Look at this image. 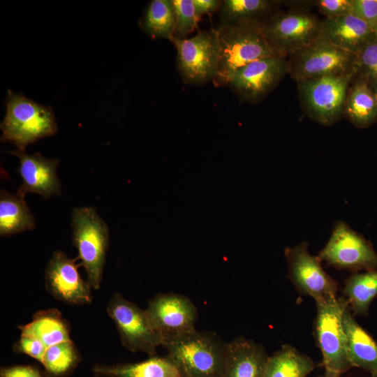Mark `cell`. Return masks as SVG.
<instances>
[{
	"mask_svg": "<svg viewBox=\"0 0 377 377\" xmlns=\"http://www.w3.org/2000/svg\"><path fill=\"white\" fill-rule=\"evenodd\" d=\"M163 347L186 377H223L226 343L212 332L197 330L168 342Z\"/></svg>",
	"mask_w": 377,
	"mask_h": 377,
	"instance_id": "3",
	"label": "cell"
},
{
	"mask_svg": "<svg viewBox=\"0 0 377 377\" xmlns=\"http://www.w3.org/2000/svg\"><path fill=\"white\" fill-rule=\"evenodd\" d=\"M355 73L328 75L297 82L302 105L316 122L330 126L343 116L347 94Z\"/></svg>",
	"mask_w": 377,
	"mask_h": 377,
	"instance_id": "7",
	"label": "cell"
},
{
	"mask_svg": "<svg viewBox=\"0 0 377 377\" xmlns=\"http://www.w3.org/2000/svg\"><path fill=\"white\" fill-rule=\"evenodd\" d=\"M322 21L307 9L293 8L276 11L263 22V29L276 52L287 58L320 36Z\"/></svg>",
	"mask_w": 377,
	"mask_h": 377,
	"instance_id": "8",
	"label": "cell"
},
{
	"mask_svg": "<svg viewBox=\"0 0 377 377\" xmlns=\"http://www.w3.org/2000/svg\"><path fill=\"white\" fill-rule=\"evenodd\" d=\"M34 217L24 198L0 192V235L9 237L35 228Z\"/></svg>",
	"mask_w": 377,
	"mask_h": 377,
	"instance_id": "24",
	"label": "cell"
},
{
	"mask_svg": "<svg viewBox=\"0 0 377 377\" xmlns=\"http://www.w3.org/2000/svg\"><path fill=\"white\" fill-rule=\"evenodd\" d=\"M107 312L114 321L123 346L132 352L156 355L163 339L153 327L145 309L125 299L120 293L111 297Z\"/></svg>",
	"mask_w": 377,
	"mask_h": 377,
	"instance_id": "10",
	"label": "cell"
},
{
	"mask_svg": "<svg viewBox=\"0 0 377 377\" xmlns=\"http://www.w3.org/2000/svg\"><path fill=\"white\" fill-rule=\"evenodd\" d=\"M356 77L363 79L375 91L377 89V38L356 54Z\"/></svg>",
	"mask_w": 377,
	"mask_h": 377,
	"instance_id": "29",
	"label": "cell"
},
{
	"mask_svg": "<svg viewBox=\"0 0 377 377\" xmlns=\"http://www.w3.org/2000/svg\"><path fill=\"white\" fill-rule=\"evenodd\" d=\"M350 13L363 21L377 34V0H350Z\"/></svg>",
	"mask_w": 377,
	"mask_h": 377,
	"instance_id": "31",
	"label": "cell"
},
{
	"mask_svg": "<svg viewBox=\"0 0 377 377\" xmlns=\"http://www.w3.org/2000/svg\"><path fill=\"white\" fill-rule=\"evenodd\" d=\"M263 346L238 337L226 343L223 377H263L268 359Z\"/></svg>",
	"mask_w": 377,
	"mask_h": 377,
	"instance_id": "17",
	"label": "cell"
},
{
	"mask_svg": "<svg viewBox=\"0 0 377 377\" xmlns=\"http://www.w3.org/2000/svg\"><path fill=\"white\" fill-rule=\"evenodd\" d=\"M80 361L78 350L71 340L47 348L40 363L49 377H65Z\"/></svg>",
	"mask_w": 377,
	"mask_h": 377,
	"instance_id": "28",
	"label": "cell"
},
{
	"mask_svg": "<svg viewBox=\"0 0 377 377\" xmlns=\"http://www.w3.org/2000/svg\"><path fill=\"white\" fill-rule=\"evenodd\" d=\"M6 112L0 127L1 140L15 144L18 149L39 139L53 135L57 131L51 108L8 89L5 99Z\"/></svg>",
	"mask_w": 377,
	"mask_h": 377,
	"instance_id": "2",
	"label": "cell"
},
{
	"mask_svg": "<svg viewBox=\"0 0 377 377\" xmlns=\"http://www.w3.org/2000/svg\"><path fill=\"white\" fill-rule=\"evenodd\" d=\"M308 248V242H302L284 249L289 280L298 292L316 302L337 296V281L325 272L321 260L311 255Z\"/></svg>",
	"mask_w": 377,
	"mask_h": 377,
	"instance_id": "12",
	"label": "cell"
},
{
	"mask_svg": "<svg viewBox=\"0 0 377 377\" xmlns=\"http://www.w3.org/2000/svg\"><path fill=\"white\" fill-rule=\"evenodd\" d=\"M348 359L353 367L377 372V342L354 318L348 306L342 317Z\"/></svg>",
	"mask_w": 377,
	"mask_h": 377,
	"instance_id": "19",
	"label": "cell"
},
{
	"mask_svg": "<svg viewBox=\"0 0 377 377\" xmlns=\"http://www.w3.org/2000/svg\"><path fill=\"white\" fill-rule=\"evenodd\" d=\"M287 73L286 57L263 58L237 70L229 85L241 100L255 103L271 92Z\"/></svg>",
	"mask_w": 377,
	"mask_h": 377,
	"instance_id": "14",
	"label": "cell"
},
{
	"mask_svg": "<svg viewBox=\"0 0 377 377\" xmlns=\"http://www.w3.org/2000/svg\"><path fill=\"white\" fill-rule=\"evenodd\" d=\"M221 1L219 0H193L195 13L198 21L202 15L211 14L220 8Z\"/></svg>",
	"mask_w": 377,
	"mask_h": 377,
	"instance_id": "35",
	"label": "cell"
},
{
	"mask_svg": "<svg viewBox=\"0 0 377 377\" xmlns=\"http://www.w3.org/2000/svg\"><path fill=\"white\" fill-rule=\"evenodd\" d=\"M343 116L355 126L368 128L377 121V96L362 78L355 77L345 101Z\"/></svg>",
	"mask_w": 377,
	"mask_h": 377,
	"instance_id": "21",
	"label": "cell"
},
{
	"mask_svg": "<svg viewBox=\"0 0 377 377\" xmlns=\"http://www.w3.org/2000/svg\"><path fill=\"white\" fill-rule=\"evenodd\" d=\"M318 256L328 265L354 273L377 269V253L371 242L341 221L334 223Z\"/></svg>",
	"mask_w": 377,
	"mask_h": 377,
	"instance_id": "11",
	"label": "cell"
},
{
	"mask_svg": "<svg viewBox=\"0 0 377 377\" xmlns=\"http://www.w3.org/2000/svg\"><path fill=\"white\" fill-rule=\"evenodd\" d=\"M145 311L153 327L163 339V346L196 330V307L184 295L158 294L148 302Z\"/></svg>",
	"mask_w": 377,
	"mask_h": 377,
	"instance_id": "13",
	"label": "cell"
},
{
	"mask_svg": "<svg viewBox=\"0 0 377 377\" xmlns=\"http://www.w3.org/2000/svg\"><path fill=\"white\" fill-rule=\"evenodd\" d=\"M309 2L325 18L338 17L350 13V0H316Z\"/></svg>",
	"mask_w": 377,
	"mask_h": 377,
	"instance_id": "33",
	"label": "cell"
},
{
	"mask_svg": "<svg viewBox=\"0 0 377 377\" xmlns=\"http://www.w3.org/2000/svg\"><path fill=\"white\" fill-rule=\"evenodd\" d=\"M178 71L187 84L214 80L218 73L219 43L216 29L200 31L189 38H174Z\"/></svg>",
	"mask_w": 377,
	"mask_h": 377,
	"instance_id": "9",
	"label": "cell"
},
{
	"mask_svg": "<svg viewBox=\"0 0 377 377\" xmlns=\"http://www.w3.org/2000/svg\"><path fill=\"white\" fill-rule=\"evenodd\" d=\"M322 33L334 45L355 54L377 38L367 24L350 13L323 20Z\"/></svg>",
	"mask_w": 377,
	"mask_h": 377,
	"instance_id": "18",
	"label": "cell"
},
{
	"mask_svg": "<svg viewBox=\"0 0 377 377\" xmlns=\"http://www.w3.org/2000/svg\"><path fill=\"white\" fill-rule=\"evenodd\" d=\"M140 26L153 39L165 38L172 41L176 29L172 0L151 1L140 21Z\"/></svg>",
	"mask_w": 377,
	"mask_h": 377,
	"instance_id": "27",
	"label": "cell"
},
{
	"mask_svg": "<svg viewBox=\"0 0 377 377\" xmlns=\"http://www.w3.org/2000/svg\"><path fill=\"white\" fill-rule=\"evenodd\" d=\"M47 348L38 339L23 334H21L20 339L13 346L15 352L27 355L40 362Z\"/></svg>",
	"mask_w": 377,
	"mask_h": 377,
	"instance_id": "32",
	"label": "cell"
},
{
	"mask_svg": "<svg viewBox=\"0 0 377 377\" xmlns=\"http://www.w3.org/2000/svg\"><path fill=\"white\" fill-rule=\"evenodd\" d=\"M216 29L220 53L215 84H229L234 73L252 61L280 56L267 40L263 22L242 20L220 25Z\"/></svg>",
	"mask_w": 377,
	"mask_h": 377,
	"instance_id": "1",
	"label": "cell"
},
{
	"mask_svg": "<svg viewBox=\"0 0 377 377\" xmlns=\"http://www.w3.org/2000/svg\"><path fill=\"white\" fill-rule=\"evenodd\" d=\"M61 251H55L49 260L45 273L47 290L57 300L69 304L91 302V286L84 281L78 271L80 265Z\"/></svg>",
	"mask_w": 377,
	"mask_h": 377,
	"instance_id": "15",
	"label": "cell"
},
{
	"mask_svg": "<svg viewBox=\"0 0 377 377\" xmlns=\"http://www.w3.org/2000/svg\"><path fill=\"white\" fill-rule=\"evenodd\" d=\"M279 3L269 0L221 1L219 26L242 20L264 22L278 11Z\"/></svg>",
	"mask_w": 377,
	"mask_h": 377,
	"instance_id": "25",
	"label": "cell"
},
{
	"mask_svg": "<svg viewBox=\"0 0 377 377\" xmlns=\"http://www.w3.org/2000/svg\"><path fill=\"white\" fill-rule=\"evenodd\" d=\"M371 374V377H377V372L373 373V374Z\"/></svg>",
	"mask_w": 377,
	"mask_h": 377,
	"instance_id": "37",
	"label": "cell"
},
{
	"mask_svg": "<svg viewBox=\"0 0 377 377\" xmlns=\"http://www.w3.org/2000/svg\"><path fill=\"white\" fill-rule=\"evenodd\" d=\"M343 293L354 314L367 316L377 296V269L351 274L344 282Z\"/></svg>",
	"mask_w": 377,
	"mask_h": 377,
	"instance_id": "26",
	"label": "cell"
},
{
	"mask_svg": "<svg viewBox=\"0 0 377 377\" xmlns=\"http://www.w3.org/2000/svg\"><path fill=\"white\" fill-rule=\"evenodd\" d=\"M98 377H186L179 365L169 356H149L144 361L114 365L96 364L92 367Z\"/></svg>",
	"mask_w": 377,
	"mask_h": 377,
	"instance_id": "20",
	"label": "cell"
},
{
	"mask_svg": "<svg viewBox=\"0 0 377 377\" xmlns=\"http://www.w3.org/2000/svg\"><path fill=\"white\" fill-rule=\"evenodd\" d=\"M72 240L84 267L87 282L100 288L109 246V228L93 207H76L72 211Z\"/></svg>",
	"mask_w": 377,
	"mask_h": 377,
	"instance_id": "4",
	"label": "cell"
},
{
	"mask_svg": "<svg viewBox=\"0 0 377 377\" xmlns=\"http://www.w3.org/2000/svg\"><path fill=\"white\" fill-rule=\"evenodd\" d=\"M10 153L20 161L18 172L22 184L17 192V195L24 198L30 192L47 199L61 194V183L57 175L58 159L47 158L38 152L27 154L24 150L18 149Z\"/></svg>",
	"mask_w": 377,
	"mask_h": 377,
	"instance_id": "16",
	"label": "cell"
},
{
	"mask_svg": "<svg viewBox=\"0 0 377 377\" xmlns=\"http://www.w3.org/2000/svg\"><path fill=\"white\" fill-rule=\"evenodd\" d=\"M341 374L330 371L325 370V373L323 376L318 377H340Z\"/></svg>",
	"mask_w": 377,
	"mask_h": 377,
	"instance_id": "36",
	"label": "cell"
},
{
	"mask_svg": "<svg viewBox=\"0 0 377 377\" xmlns=\"http://www.w3.org/2000/svg\"><path fill=\"white\" fill-rule=\"evenodd\" d=\"M288 57V73L296 82L328 75L356 74V54L334 45L322 31L313 41Z\"/></svg>",
	"mask_w": 377,
	"mask_h": 377,
	"instance_id": "6",
	"label": "cell"
},
{
	"mask_svg": "<svg viewBox=\"0 0 377 377\" xmlns=\"http://www.w3.org/2000/svg\"><path fill=\"white\" fill-rule=\"evenodd\" d=\"M19 328L21 334L38 339L47 348L71 340L69 325L56 309L38 311L30 323Z\"/></svg>",
	"mask_w": 377,
	"mask_h": 377,
	"instance_id": "22",
	"label": "cell"
},
{
	"mask_svg": "<svg viewBox=\"0 0 377 377\" xmlns=\"http://www.w3.org/2000/svg\"><path fill=\"white\" fill-rule=\"evenodd\" d=\"M0 377H43L39 369L32 365H13L2 367Z\"/></svg>",
	"mask_w": 377,
	"mask_h": 377,
	"instance_id": "34",
	"label": "cell"
},
{
	"mask_svg": "<svg viewBox=\"0 0 377 377\" xmlns=\"http://www.w3.org/2000/svg\"><path fill=\"white\" fill-rule=\"evenodd\" d=\"M176 18L175 38H185L195 29L197 19L193 0H172Z\"/></svg>",
	"mask_w": 377,
	"mask_h": 377,
	"instance_id": "30",
	"label": "cell"
},
{
	"mask_svg": "<svg viewBox=\"0 0 377 377\" xmlns=\"http://www.w3.org/2000/svg\"><path fill=\"white\" fill-rule=\"evenodd\" d=\"M375 92H376V96H377V89H376V90L375 91Z\"/></svg>",
	"mask_w": 377,
	"mask_h": 377,
	"instance_id": "38",
	"label": "cell"
},
{
	"mask_svg": "<svg viewBox=\"0 0 377 377\" xmlns=\"http://www.w3.org/2000/svg\"><path fill=\"white\" fill-rule=\"evenodd\" d=\"M316 304L314 335L322 354L323 365L325 370L341 375L353 367L348 359L342 324L348 303L343 297L336 296Z\"/></svg>",
	"mask_w": 377,
	"mask_h": 377,
	"instance_id": "5",
	"label": "cell"
},
{
	"mask_svg": "<svg viewBox=\"0 0 377 377\" xmlns=\"http://www.w3.org/2000/svg\"><path fill=\"white\" fill-rule=\"evenodd\" d=\"M315 367L309 356L291 345H283L268 357L263 377H306Z\"/></svg>",
	"mask_w": 377,
	"mask_h": 377,
	"instance_id": "23",
	"label": "cell"
}]
</instances>
